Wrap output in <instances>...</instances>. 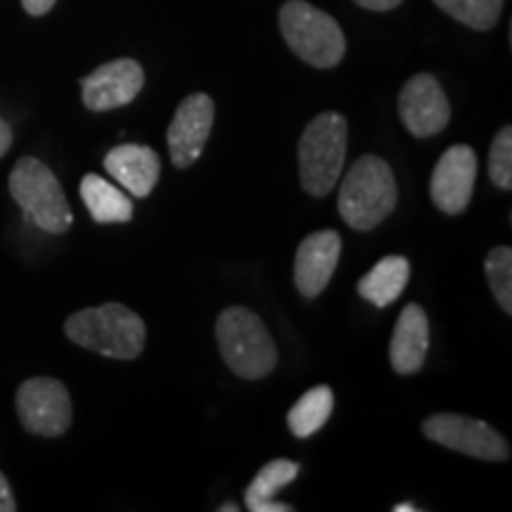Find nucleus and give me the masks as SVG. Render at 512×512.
I'll return each mask as SVG.
<instances>
[{
	"mask_svg": "<svg viewBox=\"0 0 512 512\" xmlns=\"http://www.w3.org/2000/svg\"><path fill=\"white\" fill-rule=\"evenodd\" d=\"M12 147V128L8 121L0 117V157H5Z\"/></svg>",
	"mask_w": 512,
	"mask_h": 512,
	"instance_id": "a878e982",
	"label": "nucleus"
},
{
	"mask_svg": "<svg viewBox=\"0 0 512 512\" xmlns=\"http://www.w3.org/2000/svg\"><path fill=\"white\" fill-rule=\"evenodd\" d=\"M477 181V152L470 145H453L434 166L430 195L437 209L458 216L470 207Z\"/></svg>",
	"mask_w": 512,
	"mask_h": 512,
	"instance_id": "9b49d317",
	"label": "nucleus"
},
{
	"mask_svg": "<svg viewBox=\"0 0 512 512\" xmlns=\"http://www.w3.org/2000/svg\"><path fill=\"white\" fill-rule=\"evenodd\" d=\"M17 510V503H15V496H12L10 491V482L8 477L0 472V512H15Z\"/></svg>",
	"mask_w": 512,
	"mask_h": 512,
	"instance_id": "5701e85b",
	"label": "nucleus"
},
{
	"mask_svg": "<svg viewBox=\"0 0 512 512\" xmlns=\"http://www.w3.org/2000/svg\"><path fill=\"white\" fill-rule=\"evenodd\" d=\"M214 114V100L207 93H192L178 105L169 133H166L171 162L178 169H188L202 157L211 128H214Z\"/></svg>",
	"mask_w": 512,
	"mask_h": 512,
	"instance_id": "9d476101",
	"label": "nucleus"
},
{
	"mask_svg": "<svg viewBox=\"0 0 512 512\" xmlns=\"http://www.w3.org/2000/svg\"><path fill=\"white\" fill-rule=\"evenodd\" d=\"M105 169L114 181L124 185L128 195L143 200L155 190L159 174H162V162H159V155L152 147L126 143L112 147L107 152Z\"/></svg>",
	"mask_w": 512,
	"mask_h": 512,
	"instance_id": "4468645a",
	"label": "nucleus"
},
{
	"mask_svg": "<svg viewBox=\"0 0 512 512\" xmlns=\"http://www.w3.org/2000/svg\"><path fill=\"white\" fill-rule=\"evenodd\" d=\"M216 342L226 366L242 380H261L278 366V351L264 320L245 306H230L216 320Z\"/></svg>",
	"mask_w": 512,
	"mask_h": 512,
	"instance_id": "7ed1b4c3",
	"label": "nucleus"
},
{
	"mask_svg": "<svg viewBox=\"0 0 512 512\" xmlns=\"http://www.w3.org/2000/svg\"><path fill=\"white\" fill-rule=\"evenodd\" d=\"M342 238L335 230H318L306 235L294 256V285L306 299H316L328 287L335 273Z\"/></svg>",
	"mask_w": 512,
	"mask_h": 512,
	"instance_id": "ddd939ff",
	"label": "nucleus"
},
{
	"mask_svg": "<svg viewBox=\"0 0 512 512\" xmlns=\"http://www.w3.org/2000/svg\"><path fill=\"white\" fill-rule=\"evenodd\" d=\"M418 508H415V505H411V503H403V505H394V512H415Z\"/></svg>",
	"mask_w": 512,
	"mask_h": 512,
	"instance_id": "bb28decb",
	"label": "nucleus"
},
{
	"mask_svg": "<svg viewBox=\"0 0 512 512\" xmlns=\"http://www.w3.org/2000/svg\"><path fill=\"white\" fill-rule=\"evenodd\" d=\"M17 415L22 427L36 437L55 439L72 427V399L67 387L53 377H31L17 389Z\"/></svg>",
	"mask_w": 512,
	"mask_h": 512,
	"instance_id": "0eeeda50",
	"label": "nucleus"
},
{
	"mask_svg": "<svg viewBox=\"0 0 512 512\" xmlns=\"http://www.w3.org/2000/svg\"><path fill=\"white\" fill-rule=\"evenodd\" d=\"M399 200L394 174L389 164L377 155H363L351 164L339 188V214L349 228L373 230L392 214Z\"/></svg>",
	"mask_w": 512,
	"mask_h": 512,
	"instance_id": "f03ea898",
	"label": "nucleus"
},
{
	"mask_svg": "<svg viewBox=\"0 0 512 512\" xmlns=\"http://www.w3.org/2000/svg\"><path fill=\"white\" fill-rule=\"evenodd\" d=\"M399 114L403 126L415 138H432L444 131L451 121L444 88L432 74H415L403 83L399 95Z\"/></svg>",
	"mask_w": 512,
	"mask_h": 512,
	"instance_id": "1a4fd4ad",
	"label": "nucleus"
},
{
	"mask_svg": "<svg viewBox=\"0 0 512 512\" xmlns=\"http://www.w3.org/2000/svg\"><path fill=\"white\" fill-rule=\"evenodd\" d=\"M354 3L373 12H387V10L399 8L403 0H354Z\"/></svg>",
	"mask_w": 512,
	"mask_h": 512,
	"instance_id": "393cba45",
	"label": "nucleus"
},
{
	"mask_svg": "<svg viewBox=\"0 0 512 512\" xmlns=\"http://www.w3.org/2000/svg\"><path fill=\"white\" fill-rule=\"evenodd\" d=\"M349 124L342 114L323 112L299 138V178L313 197L330 195L347 162Z\"/></svg>",
	"mask_w": 512,
	"mask_h": 512,
	"instance_id": "20e7f679",
	"label": "nucleus"
},
{
	"mask_svg": "<svg viewBox=\"0 0 512 512\" xmlns=\"http://www.w3.org/2000/svg\"><path fill=\"white\" fill-rule=\"evenodd\" d=\"M484 271L496 302L505 313H512V249L505 245L491 249L486 256Z\"/></svg>",
	"mask_w": 512,
	"mask_h": 512,
	"instance_id": "412c9836",
	"label": "nucleus"
},
{
	"mask_svg": "<svg viewBox=\"0 0 512 512\" xmlns=\"http://www.w3.org/2000/svg\"><path fill=\"white\" fill-rule=\"evenodd\" d=\"M81 200L95 223H128L133 219V202L124 190L98 174L81 178Z\"/></svg>",
	"mask_w": 512,
	"mask_h": 512,
	"instance_id": "a211bd4d",
	"label": "nucleus"
},
{
	"mask_svg": "<svg viewBox=\"0 0 512 512\" xmlns=\"http://www.w3.org/2000/svg\"><path fill=\"white\" fill-rule=\"evenodd\" d=\"M240 508L238 505H233V503H228V505H221V512H238Z\"/></svg>",
	"mask_w": 512,
	"mask_h": 512,
	"instance_id": "cd10ccee",
	"label": "nucleus"
},
{
	"mask_svg": "<svg viewBox=\"0 0 512 512\" xmlns=\"http://www.w3.org/2000/svg\"><path fill=\"white\" fill-rule=\"evenodd\" d=\"M408 280H411V264L406 256L389 254L358 280V294L377 309H384L401 297Z\"/></svg>",
	"mask_w": 512,
	"mask_h": 512,
	"instance_id": "dca6fc26",
	"label": "nucleus"
},
{
	"mask_svg": "<svg viewBox=\"0 0 512 512\" xmlns=\"http://www.w3.org/2000/svg\"><path fill=\"white\" fill-rule=\"evenodd\" d=\"M55 3H57V0H22L24 10H27L31 17H43V15H48V12L53 10Z\"/></svg>",
	"mask_w": 512,
	"mask_h": 512,
	"instance_id": "b1692460",
	"label": "nucleus"
},
{
	"mask_svg": "<svg viewBox=\"0 0 512 512\" xmlns=\"http://www.w3.org/2000/svg\"><path fill=\"white\" fill-rule=\"evenodd\" d=\"M422 434L434 444L451 448L463 456L503 463L510 458V446L501 434L482 420L456 413H437L422 422Z\"/></svg>",
	"mask_w": 512,
	"mask_h": 512,
	"instance_id": "6e6552de",
	"label": "nucleus"
},
{
	"mask_svg": "<svg viewBox=\"0 0 512 512\" xmlns=\"http://www.w3.org/2000/svg\"><path fill=\"white\" fill-rule=\"evenodd\" d=\"M145 86V72L136 60L107 62L81 79L83 105L91 112H110L117 107L131 105Z\"/></svg>",
	"mask_w": 512,
	"mask_h": 512,
	"instance_id": "f8f14e48",
	"label": "nucleus"
},
{
	"mask_svg": "<svg viewBox=\"0 0 512 512\" xmlns=\"http://www.w3.org/2000/svg\"><path fill=\"white\" fill-rule=\"evenodd\" d=\"M446 15L475 31H489L501 19L503 0H434Z\"/></svg>",
	"mask_w": 512,
	"mask_h": 512,
	"instance_id": "aec40b11",
	"label": "nucleus"
},
{
	"mask_svg": "<svg viewBox=\"0 0 512 512\" xmlns=\"http://www.w3.org/2000/svg\"><path fill=\"white\" fill-rule=\"evenodd\" d=\"M280 31L292 53L316 69H332L347 53V38L328 12L306 0H287L280 8Z\"/></svg>",
	"mask_w": 512,
	"mask_h": 512,
	"instance_id": "39448f33",
	"label": "nucleus"
},
{
	"mask_svg": "<svg viewBox=\"0 0 512 512\" xmlns=\"http://www.w3.org/2000/svg\"><path fill=\"white\" fill-rule=\"evenodd\" d=\"M489 178L496 188H512V128L503 126L489 150Z\"/></svg>",
	"mask_w": 512,
	"mask_h": 512,
	"instance_id": "4be33fe9",
	"label": "nucleus"
},
{
	"mask_svg": "<svg viewBox=\"0 0 512 512\" xmlns=\"http://www.w3.org/2000/svg\"><path fill=\"white\" fill-rule=\"evenodd\" d=\"M12 200L46 233L62 235L72 228L74 214L60 181L41 159L22 157L8 178Z\"/></svg>",
	"mask_w": 512,
	"mask_h": 512,
	"instance_id": "423d86ee",
	"label": "nucleus"
},
{
	"mask_svg": "<svg viewBox=\"0 0 512 512\" xmlns=\"http://www.w3.org/2000/svg\"><path fill=\"white\" fill-rule=\"evenodd\" d=\"M430 349V320L420 304H408L401 311L389 342V361L399 375H415L425 366Z\"/></svg>",
	"mask_w": 512,
	"mask_h": 512,
	"instance_id": "2eb2a0df",
	"label": "nucleus"
},
{
	"mask_svg": "<svg viewBox=\"0 0 512 512\" xmlns=\"http://www.w3.org/2000/svg\"><path fill=\"white\" fill-rule=\"evenodd\" d=\"M64 332L79 347L117 361L138 358L147 339L143 318L117 302L72 313L64 323Z\"/></svg>",
	"mask_w": 512,
	"mask_h": 512,
	"instance_id": "f257e3e1",
	"label": "nucleus"
},
{
	"mask_svg": "<svg viewBox=\"0 0 512 512\" xmlns=\"http://www.w3.org/2000/svg\"><path fill=\"white\" fill-rule=\"evenodd\" d=\"M332 408H335V394H332L328 384H318V387L309 389L287 413L290 432L299 439L313 437L330 420Z\"/></svg>",
	"mask_w": 512,
	"mask_h": 512,
	"instance_id": "6ab92c4d",
	"label": "nucleus"
},
{
	"mask_svg": "<svg viewBox=\"0 0 512 512\" xmlns=\"http://www.w3.org/2000/svg\"><path fill=\"white\" fill-rule=\"evenodd\" d=\"M299 475V465L292 460L278 458L271 460L256 472L252 484L245 491V503L247 510L252 512H292V505L280 503L275 494L280 489H285L287 484H292Z\"/></svg>",
	"mask_w": 512,
	"mask_h": 512,
	"instance_id": "f3484780",
	"label": "nucleus"
}]
</instances>
